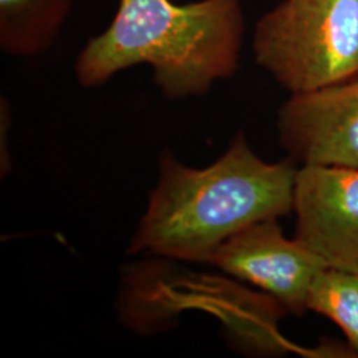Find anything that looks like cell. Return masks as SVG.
Masks as SVG:
<instances>
[{
    "label": "cell",
    "instance_id": "1",
    "mask_svg": "<svg viewBox=\"0 0 358 358\" xmlns=\"http://www.w3.org/2000/svg\"><path fill=\"white\" fill-rule=\"evenodd\" d=\"M158 166L157 186L129 254L210 263L232 235L294 210V159L263 161L242 131L208 167L186 166L169 150L161 153Z\"/></svg>",
    "mask_w": 358,
    "mask_h": 358
},
{
    "label": "cell",
    "instance_id": "2",
    "mask_svg": "<svg viewBox=\"0 0 358 358\" xmlns=\"http://www.w3.org/2000/svg\"><path fill=\"white\" fill-rule=\"evenodd\" d=\"M243 36L242 0H120L110 26L78 53L77 80L96 88L146 64L167 100L201 97L236 72Z\"/></svg>",
    "mask_w": 358,
    "mask_h": 358
},
{
    "label": "cell",
    "instance_id": "3",
    "mask_svg": "<svg viewBox=\"0 0 358 358\" xmlns=\"http://www.w3.org/2000/svg\"><path fill=\"white\" fill-rule=\"evenodd\" d=\"M254 53L291 93L358 80V0H282L256 23Z\"/></svg>",
    "mask_w": 358,
    "mask_h": 358
},
{
    "label": "cell",
    "instance_id": "4",
    "mask_svg": "<svg viewBox=\"0 0 358 358\" xmlns=\"http://www.w3.org/2000/svg\"><path fill=\"white\" fill-rule=\"evenodd\" d=\"M296 239L327 268L358 275V170L304 165L294 189Z\"/></svg>",
    "mask_w": 358,
    "mask_h": 358
},
{
    "label": "cell",
    "instance_id": "5",
    "mask_svg": "<svg viewBox=\"0 0 358 358\" xmlns=\"http://www.w3.org/2000/svg\"><path fill=\"white\" fill-rule=\"evenodd\" d=\"M278 128L294 162L358 170V80L292 93Z\"/></svg>",
    "mask_w": 358,
    "mask_h": 358
},
{
    "label": "cell",
    "instance_id": "6",
    "mask_svg": "<svg viewBox=\"0 0 358 358\" xmlns=\"http://www.w3.org/2000/svg\"><path fill=\"white\" fill-rule=\"evenodd\" d=\"M210 263L255 284L294 315L307 310L309 288L321 269L327 268L306 245L284 236L278 219L257 222L232 235Z\"/></svg>",
    "mask_w": 358,
    "mask_h": 358
},
{
    "label": "cell",
    "instance_id": "7",
    "mask_svg": "<svg viewBox=\"0 0 358 358\" xmlns=\"http://www.w3.org/2000/svg\"><path fill=\"white\" fill-rule=\"evenodd\" d=\"M72 0H0V48L15 57L47 51L71 11Z\"/></svg>",
    "mask_w": 358,
    "mask_h": 358
},
{
    "label": "cell",
    "instance_id": "8",
    "mask_svg": "<svg viewBox=\"0 0 358 358\" xmlns=\"http://www.w3.org/2000/svg\"><path fill=\"white\" fill-rule=\"evenodd\" d=\"M307 310L337 324L358 353V275L341 269H321L312 282Z\"/></svg>",
    "mask_w": 358,
    "mask_h": 358
}]
</instances>
